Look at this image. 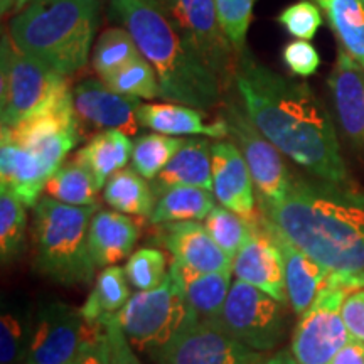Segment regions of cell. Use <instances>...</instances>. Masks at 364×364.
<instances>
[{
	"instance_id": "obj_12",
	"label": "cell",
	"mask_w": 364,
	"mask_h": 364,
	"mask_svg": "<svg viewBox=\"0 0 364 364\" xmlns=\"http://www.w3.org/2000/svg\"><path fill=\"white\" fill-rule=\"evenodd\" d=\"M223 118L226 120L236 147L241 150L248 164L260 203L282 201L292 189L294 179L289 174L280 150L255 127L241 102H228Z\"/></svg>"
},
{
	"instance_id": "obj_40",
	"label": "cell",
	"mask_w": 364,
	"mask_h": 364,
	"mask_svg": "<svg viewBox=\"0 0 364 364\" xmlns=\"http://www.w3.org/2000/svg\"><path fill=\"white\" fill-rule=\"evenodd\" d=\"M277 21L290 36L302 41H311L322 26L321 11L316 4L309 2V0L285 7L277 17Z\"/></svg>"
},
{
	"instance_id": "obj_42",
	"label": "cell",
	"mask_w": 364,
	"mask_h": 364,
	"mask_svg": "<svg viewBox=\"0 0 364 364\" xmlns=\"http://www.w3.org/2000/svg\"><path fill=\"white\" fill-rule=\"evenodd\" d=\"M100 322H102L105 329H107L108 349H110L108 364H142L140 359L136 358L132 344L127 341L124 331L120 329V326H118L112 317H105L103 321Z\"/></svg>"
},
{
	"instance_id": "obj_31",
	"label": "cell",
	"mask_w": 364,
	"mask_h": 364,
	"mask_svg": "<svg viewBox=\"0 0 364 364\" xmlns=\"http://www.w3.org/2000/svg\"><path fill=\"white\" fill-rule=\"evenodd\" d=\"M324 12L341 46L364 68V4L361 0H332Z\"/></svg>"
},
{
	"instance_id": "obj_30",
	"label": "cell",
	"mask_w": 364,
	"mask_h": 364,
	"mask_svg": "<svg viewBox=\"0 0 364 364\" xmlns=\"http://www.w3.org/2000/svg\"><path fill=\"white\" fill-rule=\"evenodd\" d=\"M44 191L49 198L71 206H97L100 189L93 176L73 159L49 177Z\"/></svg>"
},
{
	"instance_id": "obj_25",
	"label": "cell",
	"mask_w": 364,
	"mask_h": 364,
	"mask_svg": "<svg viewBox=\"0 0 364 364\" xmlns=\"http://www.w3.org/2000/svg\"><path fill=\"white\" fill-rule=\"evenodd\" d=\"M177 186L213 191V156L208 140H186L171 162L154 179L152 189L157 196Z\"/></svg>"
},
{
	"instance_id": "obj_7",
	"label": "cell",
	"mask_w": 364,
	"mask_h": 364,
	"mask_svg": "<svg viewBox=\"0 0 364 364\" xmlns=\"http://www.w3.org/2000/svg\"><path fill=\"white\" fill-rule=\"evenodd\" d=\"M0 59L2 127H16L71 91L65 76L22 53L7 34L2 36Z\"/></svg>"
},
{
	"instance_id": "obj_21",
	"label": "cell",
	"mask_w": 364,
	"mask_h": 364,
	"mask_svg": "<svg viewBox=\"0 0 364 364\" xmlns=\"http://www.w3.org/2000/svg\"><path fill=\"white\" fill-rule=\"evenodd\" d=\"M171 277L184 295L186 302L201 321H216L230 294L231 273L225 272H198L172 260Z\"/></svg>"
},
{
	"instance_id": "obj_45",
	"label": "cell",
	"mask_w": 364,
	"mask_h": 364,
	"mask_svg": "<svg viewBox=\"0 0 364 364\" xmlns=\"http://www.w3.org/2000/svg\"><path fill=\"white\" fill-rule=\"evenodd\" d=\"M331 364H364V343L351 339L336 354Z\"/></svg>"
},
{
	"instance_id": "obj_43",
	"label": "cell",
	"mask_w": 364,
	"mask_h": 364,
	"mask_svg": "<svg viewBox=\"0 0 364 364\" xmlns=\"http://www.w3.org/2000/svg\"><path fill=\"white\" fill-rule=\"evenodd\" d=\"M108 359H110V349H108L107 329L102 324L68 364H108Z\"/></svg>"
},
{
	"instance_id": "obj_44",
	"label": "cell",
	"mask_w": 364,
	"mask_h": 364,
	"mask_svg": "<svg viewBox=\"0 0 364 364\" xmlns=\"http://www.w3.org/2000/svg\"><path fill=\"white\" fill-rule=\"evenodd\" d=\"M343 318L351 339L364 343V289L351 294L344 300Z\"/></svg>"
},
{
	"instance_id": "obj_49",
	"label": "cell",
	"mask_w": 364,
	"mask_h": 364,
	"mask_svg": "<svg viewBox=\"0 0 364 364\" xmlns=\"http://www.w3.org/2000/svg\"><path fill=\"white\" fill-rule=\"evenodd\" d=\"M361 2H363V4H364V0H361Z\"/></svg>"
},
{
	"instance_id": "obj_19",
	"label": "cell",
	"mask_w": 364,
	"mask_h": 364,
	"mask_svg": "<svg viewBox=\"0 0 364 364\" xmlns=\"http://www.w3.org/2000/svg\"><path fill=\"white\" fill-rule=\"evenodd\" d=\"M213 156V194L221 206L236 215L253 220L255 182L241 150L233 142L211 144Z\"/></svg>"
},
{
	"instance_id": "obj_6",
	"label": "cell",
	"mask_w": 364,
	"mask_h": 364,
	"mask_svg": "<svg viewBox=\"0 0 364 364\" xmlns=\"http://www.w3.org/2000/svg\"><path fill=\"white\" fill-rule=\"evenodd\" d=\"M110 317L124 331L132 348L156 354L198 316L191 311L169 273L156 289L132 295L125 307Z\"/></svg>"
},
{
	"instance_id": "obj_22",
	"label": "cell",
	"mask_w": 364,
	"mask_h": 364,
	"mask_svg": "<svg viewBox=\"0 0 364 364\" xmlns=\"http://www.w3.org/2000/svg\"><path fill=\"white\" fill-rule=\"evenodd\" d=\"M262 223L273 235L282 253H284L287 297H289L292 311L297 316H302L312 306V302L322 290L331 272L322 267L321 263H317L314 258L309 257V255L304 253L302 250L294 247L284 236H280L263 218Z\"/></svg>"
},
{
	"instance_id": "obj_28",
	"label": "cell",
	"mask_w": 364,
	"mask_h": 364,
	"mask_svg": "<svg viewBox=\"0 0 364 364\" xmlns=\"http://www.w3.org/2000/svg\"><path fill=\"white\" fill-rule=\"evenodd\" d=\"M103 198L122 215L150 218L156 208L152 186L135 169H122L113 174L105 184Z\"/></svg>"
},
{
	"instance_id": "obj_23",
	"label": "cell",
	"mask_w": 364,
	"mask_h": 364,
	"mask_svg": "<svg viewBox=\"0 0 364 364\" xmlns=\"http://www.w3.org/2000/svg\"><path fill=\"white\" fill-rule=\"evenodd\" d=\"M140 127L164 135H206L211 139H225L230 135L225 118L213 124H204V115L193 107L179 103H145L136 110Z\"/></svg>"
},
{
	"instance_id": "obj_34",
	"label": "cell",
	"mask_w": 364,
	"mask_h": 364,
	"mask_svg": "<svg viewBox=\"0 0 364 364\" xmlns=\"http://www.w3.org/2000/svg\"><path fill=\"white\" fill-rule=\"evenodd\" d=\"M184 144V139L164 134L139 136L132 150V166L145 179L154 181Z\"/></svg>"
},
{
	"instance_id": "obj_15",
	"label": "cell",
	"mask_w": 364,
	"mask_h": 364,
	"mask_svg": "<svg viewBox=\"0 0 364 364\" xmlns=\"http://www.w3.org/2000/svg\"><path fill=\"white\" fill-rule=\"evenodd\" d=\"M140 105L139 98L117 93L98 80H85L73 88V108L81 135L85 129L120 130L127 135L139 134L136 110Z\"/></svg>"
},
{
	"instance_id": "obj_17",
	"label": "cell",
	"mask_w": 364,
	"mask_h": 364,
	"mask_svg": "<svg viewBox=\"0 0 364 364\" xmlns=\"http://www.w3.org/2000/svg\"><path fill=\"white\" fill-rule=\"evenodd\" d=\"M327 85L341 130L348 142L364 154V68L343 46Z\"/></svg>"
},
{
	"instance_id": "obj_18",
	"label": "cell",
	"mask_w": 364,
	"mask_h": 364,
	"mask_svg": "<svg viewBox=\"0 0 364 364\" xmlns=\"http://www.w3.org/2000/svg\"><path fill=\"white\" fill-rule=\"evenodd\" d=\"M157 243L172 255V260L198 272L233 270L235 258L223 252L199 221H177L161 225Z\"/></svg>"
},
{
	"instance_id": "obj_11",
	"label": "cell",
	"mask_w": 364,
	"mask_h": 364,
	"mask_svg": "<svg viewBox=\"0 0 364 364\" xmlns=\"http://www.w3.org/2000/svg\"><path fill=\"white\" fill-rule=\"evenodd\" d=\"M2 139L34 152L53 176L81 139L73 108V90L16 127H2Z\"/></svg>"
},
{
	"instance_id": "obj_16",
	"label": "cell",
	"mask_w": 364,
	"mask_h": 364,
	"mask_svg": "<svg viewBox=\"0 0 364 364\" xmlns=\"http://www.w3.org/2000/svg\"><path fill=\"white\" fill-rule=\"evenodd\" d=\"M233 273L236 280L257 287L270 297L279 300L280 304L289 300L285 285L284 253L273 235L262 223L260 215L255 221L252 233L236 253Z\"/></svg>"
},
{
	"instance_id": "obj_2",
	"label": "cell",
	"mask_w": 364,
	"mask_h": 364,
	"mask_svg": "<svg viewBox=\"0 0 364 364\" xmlns=\"http://www.w3.org/2000/svg\"><path fill=\"white\" fill-rule=\"evenodd\" d=\"M260 215L287 241L329 272L364 273V193L331 182L294 181Z\"/></svg>"
},
{
	"instance_id": "obj_27",
	"label": "cell",
	"mask_w": 364,
	"mask_h": 364,
	"mask_svg": "<svg viewBox=\"0 0 364 364\" xmlns=\"http://www.w3.org/2000/svg\"><path fill=\"white\" fill-rule=\"evenodd\" d=\"M215 201L213 191L177 186L157 194L156 208L149 221L157 226L166 223L206 220V216L215 209Z\"/></svg>"
},
{
	"instance_id": "obj_48",
	"label": "cell",
	"mask_w": 364,
	"mask_h": 364,
	"mask_svg": "<svg viewBox=\"0 0 364 364\" xmlns=\"http://www.w3.org/2000/svg\"><path fill=\"white\" fill-rule=\"evenodd\" d=\"M316 2H317L318 6H321V7L324 9V11H326V9L331 6V2H332V0H316Z\"/></svg>"
},
{
	"instance_id": "obj_9",
	"label": "cell",
	"mask_w": 364,
	"mask_h": 364,
	"mask_svg": "<svg viewBox=\"0 0 364 364\" xmlns=\"http://www.w3.org/2000/svg\"><path fill=\"white\" fill-rule=\"evenodd\" d=\"M284 304L257 289L236 280L231 285L216 324L226 334L255 351H270L284 338Z\"/></svg>"
},
{
	"instance_id": "obj_8",
	"label": "cell",
	"mask_w": 364,
	"mask_h": 364,
	"mask_svg": "<svg viewBox=\"0 0 364 364\" xmlns=\"http://www.w3.org/2000/svg\"><path fill=\"white\" fill-rule=\"evenodd\" d=\"M182 39L220 78L223 88L235 81L238 54L223 31L215 0H156Z\"/></svg>"
},
{
	"instance_id": "obj_20",
	"label": "cell",
	"mask_w": 364,
	"mask_h": 364,
	"mask_svg": "<svg viewBox=\"0 0 364 364\" xmlns=\"http://www.w3.org/2000/svg\"><path fill=\"white\" fill-rule=\"evenodd\" d=\"M51 177L46 164L34 152L2 139L0 145V184L26 208L39 203L46 182Z\"/></svg>"
},
{
	"instance_id": "obj_24",
	"label": "cell",
	"mask_w": 364,
	"mask_h": 364,
	"mask_svg": "<svg viewBox=\"0 0 364 364\" xmlns=\"http://www.w3.org/2000/svg\"><path fill=\"white\" fill-rule=\"evenodd\" d=\"M139 240V226L118 211H97L90 223V252L97 267H112L129 257Z\"/></svg>"
},
{
	"instance_id": "obj_46",
	"label": "cell",
	"mask_w": 364,
	"mask_h": 364,
	"mask_svg": "<svg viewBox=\"0 0 364 364\" xmlns=\"http://www.w3.org/2000/svg\"><path fill=\"white\" fill-rule=\"evenodd\" d=\"M31 2H34V0H2V14L6 16V14L14 12V16H16Z\"/></svg>"
},
{
	"instance_id": "obj_5",
	"label": "cell",
	"mask_w": 364,
	"mask_h": 364,
	"mask_svg": "<svg viewBox=\"0 0 364 364\" xmlns=\"http://www.w3.org/2000/svg\"><path fill=\"white\" fill-rule=\"evenodd\" d=\"M98 206H71L41 198L34 206L36 265L63 285H88L95 275L90 252V223Z\"/></svg>"
},
{
	"instance_id": "obj_38",
	"label": "cell",
	"mask_w": 364,
	"mask_h": 364,
	"mask_svg": "<svg viewBox=\"0 0 364 364\" xmlns=\"http://www.w3.org/2000/svg\"><path fill=\"white\" fill-rule=\"evenodd\" d=\"M125 277L136 292L152 290L167 279V262L162 252L154 248H142L129 258L125 265Z\"/></svg>"
},
{
	"instance_id": "obj_14",
	"label": "cell",
	"mask_w": 364,
	"mask_h": 364,
	"mask_svg": "<svg viewBox=\"0 0 364 364\" xmlns=\"http://www.w3.org/2000/svg\"><path fill=\"white\" fill-rule=\"evenodd\" d=\"M154 359L157 364H258L267 358L231 338L215 321L196 317Z\"/></svg>"
},
{
	"instance_id": "obj_10",
	"label": "cell",
	"mask_w": 364,
	"mask_h": 364,
	"mask_svg": "<svg viewBox=\"0 0 364 364\" xmlns=\"http://www.w3.org/2000/svg\"><path fill=\"white\" fill-rule=\"evenodd\" d=\"M349 295L343 287L326 280L294 331L292 356L297 364H331L351 341L343 318V304Z\"/></svg>"
},
{
	"instance_id": "obj_32",
	"label": "cell",
	"mask_w": 364,
	"mask_h": 364,
	"mask_svg": "<svg viewBox=\"0 0 364 364\" xmlns=\"http://www.w3.org/2000/svg\"><path fill=\"white\" fill-rule=\"evenodd\" d=\"M140 56L142 54L139 51V46L135 44L129 31L124 27H110L98 38L91 65L100 80H103Z\"/></svg>"
},
{
	"instance_id": "obj_37",
	"label": "cell",
	"mask_w": 364,
	"mask_h": 364,
	"mask_svg": "<svg viewBox=\"0 0 364 364\" xmlns=\"http://www.w3.org/2000/svg\"><path fill=\"white\" fill-rule=\"evenodd\" d=\"M258 215L253 220H247L225 206H215L204 220V226L218 243V247L231 258H235L247 241L248 235L252 233Z\"/></svg>"
},
{
	"instance_id": "obj_36",
	"label": "cell",
	"mask_w": 364,
	"mask_h": 364,
	"mask_svg": "<svg viewBox=\"0 0 364 364\" xmlns=\"http://www.w3.org/2000/svg\"><path fill=\"white\" fill-rule=\"evenodd\" d=\"M26 206L16 196L0 189V257L2 263L12 262L24 248Z\"/></svg>"
},
{
	"instance_id": "obj_4",
	"label": "cell",
	"mask_w": 364,
	"mask_h": 364,
	"mask_svg": "<svg viewBox=\"0 0 364 364\" xmlns=\"http://www.w3.org/2000/svg\"><path fill=\"white\" fill-rule=\"evenodd\" d=\"M100 0H34L9 22L22 53L65 78L88 63L100 26Z\"/></svg>"
},
{
	"instance_id": "obj_3",
	"label": "cell",
	"mask_w": 364,
	"mask_h": 364,
	"mask_svg": "<svg viewBox=\"0 0 364 364\" xmlns=\"http://www.w3.org/2000/svg\"><path fill=\"white\" fill-rule=\"evenodd\" d=\"M108 16L129 31L154 68L162 100L204 112L221 102L220 78L182 39L156 0H110Z\"/></svg>"
},
{
	"instance_id": "obj_33",
	"label": "cell",
	"mask_w": 364,
	"mask_h": 364,
	"mask_svg": "<svg viewBox=\"0 0 364 364\" xmlns=\"http://www.w3.org/2000/svg\"><path fill=\"white\" fill-rule=\"evenodd\" d=\"M33 317L21 306H4L0 316V364L26 363Z\"/></svg>"
},
{
	"instance_id": "obj_29",
	"label": "cell",
	"mask_w": 364,
	"mask_h": 364,
	"mask_svg": "<svg viewBox=\"0 0 364 364\" xmlns=\"http://www.w3.org/2000/svg\"><path fill=\"white\" fill-rule=\"evenodd\" d=\"M130 297L124 268L117 265L105 267L80 311L88 322H100L122 311Z\"/></svg>"
},
{
	"instance_id": "obj_26",
	"label": "cell",
	"mask_w": 364,
	"mask_h": 364,
	"mask_svg": "<svg viewBox=\"0 0 364 364\" xmlns=\"http://www.w3.org/2000/svg\"><path fill=\"white\" fill-rule=\"evenodd\" d=\"M132 150L134 144L129 135L120 130H105L76 152L75 161L93 176L98 189H102L113 174L132 161Z\"/></svg>"
},
{
	"instance_id": "obj_47",
	"label": "cell",
	"mask_w": 364,
	"mask_h": 364,
	"mask_svg": "<svg viewBox=\"0 0 364 364\" xmlns=\"http://www.w3.org/2000/svg\"><path fill=\"white\" fill-rule=\"evenodd\" d=\"M258 364H297V361H295L292 354L279 353V354H275V356L263 359V361Z\"/></svg>"
},
{
	"instance_id": "obj_13",
	"label": "cell",
	"mask_w": 364,
	"mask_h": 364,
	"mask_svg": "<svg viewBox=\"0 0 364 364\" xmlns=\"http://www.w3.org/2000/svg\"><path fill=\"white\" fill-rule=\"evenodd\" d=\"M102 322H88L80 309L49 302L33 317L26 364H68Z\"/></svg>"
},
{
	"instance_id": "obj_1",
	"label": "cell",
	"mask_w": 364,
	"mask_h": 364,
	"mask_svg": "<svg viewBox=\"0 0 364 364\" xmlns=\"http://www.w3.org/2000/svg\"><path fill=\"white\" fill-rule=\"evenodd\" d=\"M235 85L255 127L284 156L321 181L348 182L332 118L309 83L287 78L245 51Z\"/></svg>"
},
{
	"instance_id": "obj_39",
	"label": "cell",
	"mask_w": 364,
	"mask_h": 364,
	"mask_svg": "<svg viewBox=\"0 0 364 364\" xmlns=\"http://www.w3.org/2000/svg\"><path fill=\"white\" fill-rule=\"evenodd\" d=\"M221 27L238 56L247 51V33L255 0H215Z\"/></svg>"
},
{
	"instance_id": "obj_35",
	"label": "cell",
	"mask_w": 364,
	"mask_h": 364,
	"mask_svg": "<svg viewBox=\"0 0 364 364\" xmlns=\"http://www.w3.org/2000/svg\"><path fill=\"white\" fill-rule=\"evenodd\" d=\"M102 81L108 88L127 97L144 100L161 98V86L156 71L144 56L134 59Z\"/></svg>"
},
{
	"instance_id": "obj_41",
	"label": "cell",
	"mask_w": 364,
	"mask_h": 364,
	"mask_svg": "<svg viewBox=\"0 0 364 364\" xmlns=\"http://www.w3.org/2000/svg\"><path fill=\"white\" fill-rule=\"evenodd\" d=\"M284 63L294 75L302 76H312L314 73H317L318 66H321V54L317 53V49L309 43V41L297 39L294 43H289L284 48L282 53Z\"/></svg>"
}]
</instances>
